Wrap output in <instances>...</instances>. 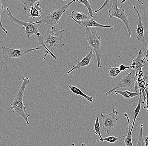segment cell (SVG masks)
Here are the masks:
<instances>
[{
  "mask_svg": "<svg viewBox=\"0 0 148 146\" xmlns=\"http://www.w3.org/2000/svg\"><path fill=\"white\" fill-rule=\"evenodd\" d=\"M22 85L18 94L16 95L14 100L10 102V105L14 114L18 118L22 117L25 121L27 124L29 125V123L28 118L31 114L26 112L27 108L23 103V99L25 90L27 86L30 83V80L27 77H22Z\"/></svg>",
  "mask_w": 148,
  "mask_h": 146,
  "instance_id": "1",
  "label": "cell"
},
{
  "mask_svg": "<svg viewBox=\"0 0 148 146\" xmlns=\"http://www.w3.org/2000/svg\"><path fill=\"white\" fill-rule=\"evenodd\" d=\"M85 37L89 44L88 49L92 50L95 52L98 67L100 68L101 67V38L99 36L96 29L93 27H86Z\"/></svg>",
  "mask_w": 148,
  "mask_h": 146,
  "instance_id": "2",
  "label": "cell"
},
{
  "mask_svg": "<svg viewBox=\"0 0 148 146\" xmlns=\"http://www.w3.org/2000/svg\"><path fill=\"white\" fill-rule=\"evenodd\" d=\"M64 29L57 30L54 26L52 27L50 30H48L45 34L44 44L46 48L53 53L54 50L58 47L62 48L64 44L62 43Z\"/></svg>",
  "mask_w": 148,
  "mask_h": 146,
  "instance_id": "3",
  "label": "cell"
},
{
  "mask_svg": "<svg viewBox=\"0 0 148 146\" xmlns=\"http://www.w3.org/2000/svg\"><path fill=\"white\" fill-rule=\"evenodd\" d=\"M7 10V16H9L10 20L19 26H23V28H25V33L28 38L33 35H36V37L39 36L41 35L39 31V27H40V24H34L33 22H28L27 21H22L16 18L13 15L11 11L8 7L6 8Z\"/></svg>",
  "mask_w": 148,
  "mask_h": 146,
  "instance_id": "4",
  "label": "cell"
},
{
  "mask_svg": "<svg viewBox=\"0 0 148 146\" xmlns=\"http://www.w3.org/2000/svg\"><path fill=\"white\" fill-rule=\"evenodd\" d=\"M117 2V0L113 1L111 8L108 12L109 17L110 18L115 17L120 19L125 25L129 38H131L133 29L131 27L130 22L128 19V16L125 12V8L123 6H120L119 9L118 8Z\"/></svg>",
  "mask_w": 148,
  "mask_h": 146,
  "instance_id": "5",
  "label": "cell"
},
{
  "mask_svg": "<svg viewBox=\"0 0 148 146\" xmlns=\"http://www.w3.org/2000/svg\"><path fill=\"white\" fill-rule=\"evenodd\" d=\"M76 1L75 0H73L65 5L60 6L56 10L51 12L43 19L35 22L34 23V24L38 23L40 24V25L46 24L51 25H57L62 15L69 8V6Z\"/></svg>",
  "mask_w": 148,
  "mask_h": 146,
  "instance_id": "6",
  "label": "cell"
},
{
  "mask_svg": "<svg viewBox=\"0 0 148 146\" xmlns=\"http://www.w3.org/2000/svg\"><path fill=\"white\" fill-rule=\"evenodd\" d=\"M101 117L102 122L103 130L108 135L110 134V132L117 126L118 112L114 109L109 114H101Z\"/></svg>",
  "mask_w": 148,
  "mask_h": 146,
  "instance_id": "7",
  "label": "cell"
},
{
  "mask_svg": "<svg viewBox=\"0 0 148 146\" xmlns=\"http://www.w3.org/2000/svg\"><path fill=\"white\" fill-rule=\"evenodd\" d=\"M125 72L127 74L125 75L122 78V79L116 84L114 88L107 91L105 94V95L106 96H109L118 88H134L135 82L137 79L135 71L132 70L130 73H128L126 71H125Z\"/></svg>",
  "mask_w": 148,
  "mask_h": 146,
  "instance_id": "8",
  "label": "cell"
},
{
  "mask_svg": "<svg viewBox=\"0 0 148 146\" xmlns=\"http://www.w3.org/2000/svg\"><path fill=\"white\" fill-rule=\"evenodd\" d=\"M2 50L4 59L10 58L22 59L28 53L36 50L35 48L14 49L5 47H2Z\"/></svg>",
  "mask_w": 148,
  "mask_h": 146,
  "instance_id": "9",
  "label": "cell"
},
{
  "mask_svg": "<svg viewBox=\"0 0 148 146\" xmlns=\"http://www.w3.org/2000/svg\"><path fill=\"white\" fill-rule=\"evenodd\" d=\"M133 8L138 15L137 26L136 29L135 36L137 39L139 41L143 46L146 47H147V44L146 42V39L144 36V31H146L144 27V25L142 19H141V15L139 12L136 9V5H134Z\"/></svg>",
  "mask_w": 148,
  "mask_h": 146,
  "instance_id": "10",
  "label": "cell"
},
{
  "mask_svg": "<svg viewBox=\"0 0 148 146\" xmlns=\"http://www.w3.org/2000/svg\"><path fill=\"white\" fill-rule=\"evenodd\" d=\"M93 57L94 54L93 53V50H90L86 57H83V59L80 62H78L77 64H75L73 66L72 69L67 72V74L69 75L73 71L78 70L79 68L88 66L90 63Z\"/></svg>",
  "mask_w": 148,
  "mask_h": 146,
  "instance_id": "11",
  "label": "cell"
},
{
  "mask_svg": "<svg viewBox=\"0 0 148 146\" xmlns=\"http://www.w3.org/2000/svg\"><path fill=\"white\" fill-rule=\"evenodd\" d=\"M77 24H78L79 26L82 27H100V28H110V30H112L114 28V27L113 26L111 25H101V24L99 23L96 22L94 19H87L85 21L83 22H77V21H74Z\"/></svg>",
  "mask_w": 148,
  "mask_h": 146,
  "instance_id": "12",
  "label": "cell"
},
{
  "mask_svg": "<svg viewBox=\"0 0 148 146\" xmlns=\"http://www.w3.org/2000/svg\"><path fill=\"white\" fill-rule=\"evenodd\" d=\"M143 59V52L141 50H140L138 53L137 56L135 58H134L131 61V64L130 66V68L132 70L135 71L136 75L137 73L139 71H142V68L145 66V64L141 63V61Z\"/></svg>",
  "mask_w": 148,
  "mask_h": 146,
  "instance_id": "13",
  "label": "cell"
},
{
  "mask_svg": "<svg viewBox=\"0 0 148 146\" xmlns=\"http://www.w3.org/2000/svg\"><path fill=\"white\" fill-rule=\"evenodd\" d=\"M37 39L38 42V44H39V47H36L35 48L36 50H40L42 51L44 53V57H43V60H45L46 59V57L48 55H51L52 57H53V59L56 60L57 59V57L53 53H52L46 48L45 46V44H44V41H43V38H44V36L42 35H40L39 36L36 37Z\"/></svg>",
  "mask_w": 148,
  "mask_h": 146,
  "instance_id": "14",
  "label": "cell"
},
{
  "mask_svg": "<svg viewBox=\"0 0 148 146\" xmlns=\"http://www.w3.org/2000/svg\"><path fill=\"white\" fill-rule=\"evenodd\" d=\"M139 93L140 94L139 98L137 105L136 108H135L134 111V120H133V123H132V126H131V129H130V133L131 134H132V132H133V129H134L136 119L137 118L138 116L139 113L140 111L141 103L143 102V96H142L141 90L139 89Z\"/></svg>",
  "mask_w": 148,
  "mask_h": 146,
  "instance_id": "15",
  "label": "cell"
},
{
  "mask_svg": "<svg viewBox=\"0 0 148 146\" xmlns=\"http://www.w3.org/2000/svg\"><path fill=\"white\" fill-rule=\"evenodd\" d=\"M124 116L127 118V124H128V133L126 136L125 137V144L126 146H134L132 141V134L130 133V119L128 117V114L127 112L124 113Z\"/></svg>",
  "mask_w": 148,
  "mask_h": 146,
  "instance_id": "16",
  "label": "cell"
},
{
  "mask_svg": "<svg viewBox=\"0 0 148 146\" xmlns=\"http://www.w3.org/2000/svg\"><path fill=\"white\" fill-rule=\"evenodd\" d=\"M69 90L75 95H79L83 97L88 102H92L93 101V99L92 97H90L85 94L77 87L73 86H69Z\"/></svg>",
  "mask_w": 148,
  "mask_h": 146,
  "instance_id": "17",
  "label": "cell"
},
{
  "mask_svg": "<svg viewBox=\"0 0 148 146\" xmlns=\"http://www.w3.org/2000/svg\"><path fill=\"white\" fill-rule=\"evenodd\" d=\"M42 12L41 7H40V1L38 2L36 5L32 6L29 11V16L32 17L35 19L36 17H40L41 16L40 12Z\"/></svg>",
  "mask_w": 148,
  "mask_h": 146,
  "instance_id": "18",
  "label": "cell"
},
{
  "mask_svg": "<svg viewBox=\"0 0 148 146\" xmlns=\"http://www.w3.org/2000/svg\"><path fill=\"white\" fill-rule=\"evenodd\" d=\"M70 17L74 21L83 22L87 20L88 16L87 15L85 14L83 12L73 11L71 12Z\"/></svg>",
  "mask_w": 148,
  "mask_h": 146,
  "instance_id": "19",
  "label": "cell"
},
{
  "mask_svg": "<svg viewBox=\"0 0 148 146\" xmlns=\"http://www.w3.org/2000/svg\"><path fill=\"white\" fill-rule=\"evenodd\" d=\"M115 94L116 95H122L123 97L126 99H131L136 97V96H139L140 93L137 92H132L129 90H115L114 91Z\"/></svg>",
  "mask_w": 148,
  "mask_h": 146,
  "instance_id": "20",
  "label": "cell"
},
{
  "mask_svg": "<svg viewBox=\"0 0 148 146\" xmlns=\"http://www.w3.org/2000/svg\"><path fill=\"white\" fill-rule=\"evenodd\" d=\"M148 87L147 86V83L145 82L143 77H138L137 78L135 84V88L136 91L137 92L139 89L145 90Z\"/></svg>",
  "mask_w": 148,
  "mask_h": 146,
  "instance_id": "21",
  "label": "cell"
},
{
  "mask_svg": "<svg viewBox=\"0 0 148 146\" xmlns=\"http://www.w3.org/2000/svg\"><path fill=\"white\" fill-rule=\"evenodd\" d=\"M19 2L22 3L24 5V10L25 11H30V9L32 6H34L36 3L40 1L39 0H19Z\"/></svg>",
  "mask_w": 148,
  "mask_h": 146,
  "instance_id": "22",
  "label": "cell"
},
{
  "mask_svg": "<svg viewBox=\"0 0 148 146\" xmlns=\"http://www.w3.org/2000/svg\"><path fill=\"white\" fill-rule=\"evenodd\" d=\"M127 135H125L123 136L120 137H116L114 136H110L104 138H100L95 141V142H99V141H101L103 142L104 141H107V142H109L110 143H115L116 141H118L120 138H125L126 136Z\"/></svg>",
  "mask_w": 148,
  "mask_h": 146,
  "instance_id": "23",
  "label": "cell"
},
{
  "mask_svg": "<svg viewBox=\"0 0 148 146\" xmlns=\"http://www.w3.org/2000/svg\"><path fill=\"white\" fill-rule=\"evenodd\" d=\"M77 2L79 3H82V4L85 5V7L88 9V14L90 17L91 18H93L94 14H93V12H92L91 5L90 4L88 1H87V0H86V1L85 0H83V1L77 0Z\"/></svg>",
  "mask_w": 148,
  "mask_h": 146,
  "instance_id": "24",
  "label": "cell"
},
{
  "mask_svg": "<svg viewBox=\"0 0 148 146\" xmlns=\"http://www.w3.org/2000/svg\"><path fill=\"white\" fill-rule=\"evenodd\" d=\"M94 131H95V134L99 136L100 138H102L101 134L100 123L99 118L98 117H97L95 120V123H94Z\"/></svg>",
  "mask_w": 148,
  "mask_h": 146,
  "instance_id": "25",
  "label": "cell"
},
{
  "mask_svg": "<svg viewBox=\"0 0 148 146\" xmlns=\"http://www.w3.org/2000/svg\"><path fill=\"white\" fill-rule=\"evenodd\" d=\"M121 71L118 67H111L108 71V74L112 77H115L119 75Z\"/></svg>",
  "mask_w": 148,
  "mask_h": 146,
  "instance_id": "26",
  "label": "cell"
},
{
  "mask_svg": "<svg viewBox=\"0 0 148 146\" xmlns=\"http://www.w3.org/2000/svg\"><path fill=\"white\" fill-rule=\"evenodd\" d=\"M143 125L141 124L140 125L139 134L137 144L136 146H146L143 140Z\"/></svg>",
  "mask_w": 148,
  "mask_h": 146,
  "instance_id": "27",
  "label": "cell"
},
{
  "mask_svg": "<svg viewBox=\"0 0 148 146\" xmlns=\"http://www.w3.org/2000/svg\"><path fill=\"white\" fill-rule=\"evenodd\" d=\"M4 11V5L3 4L1 1L0 0V27L1 29L4 31L5 34L8 33V31L7 30L3 27V26L2 23L1 21V13L3 11Z\"/></svg>",
  "mask_w": 148,
  "mask_h": 146,
  "instance_id": "28",
  "label": "cell"
},
{
  "mask_svg": "<svg viewBox=\"0 0 148 146\" xmlns=\"http://www.w3.org/2000/svg\"><path fill=\"white\" fill-rule=\"evenodd\" d=\"M110 1H106L105 2H104V3L99 8V9H98V10H95L94 11V12H95V13H97L98 12H100V11H101L102 10L104 9L106 6H107V5L109 4V3H110Z\"/></svg>",
  "mask_w": 148,
  "mask_h": 146,
  "instance_id": "29",
  "label": "cell"
},
{
  "mask_svg": "<svg viewBox=\"0 0 148 146\" xmlns=\"http://www.w3.org/2000/svg\"><path fill=\"white\" fill-rule=\"evenodd\" d=\"M144 90H145L146 94H147V100H146L147 104L143 107V108L147 109V112H148V87L147 88Z\"/></svg>",
  "mask_w": 148,
  "mask_h": 146,
  "instance_id": "30",
  "label": "cell"
},
{
  "mask_svg": "<svg viewBox=\"0 0 148 146\" xmlns=\"http://www.w3.org/2000/svg\"><path fill=\"white\" fill-rule=\"evenodd\" d=\"M119 68L121 72H123V71H126V70L127 69H129L130 68V66H126L124 64H122L119 66Z\"/></svg>",
  "mask_w": 148,
  "mask_h": 146,
  "instance_id": "31",
  "label": "cell"
},
{
  "mask_svg": "<svg viewBox=\"0 0 148 146\" xmlns=\"http://www.w3.org/2000/svg\"><path fill=\"white\" fill-rule=\"evenodd\" d=\"M147 45V51H146V52L144 53V54H145V57H143V59H142V61H141V63H142V64H144L146 58L148 57V44Z\"/></svg>",
  "mask_w": 148,
  "mask_h": 146,
  "instance_id": "32",
  "label": "cell"
},
{
  "mask_svg": "<svg viewBox=\"0 0 148 146\" xmlns=\"http://www.w3.org/2000/svg\"><path fill=\"white\" fill-rule=\"evenodd\" d=\"M143 71H139L138 73L136 74V76L138 77H143Z\"/></svg>",
  "mask_w": 148,
  "mask_h": 146,
  "instance_id": "33",
  "label": "cell"
},
{
  "mask_svg": "<svg viewBox=\"0 0 148 146\" xmlns=\"http://www.w3.org/2000/svg\"><path fill=\"white\" fill-rule=\"evenodd\" d=\"M143 140L145 146H148V136L143 137Z\"/></svg>",
  "mask_w": 148,
  "mask_h": 146,
  "instance_id": "34",
  "label": "cell"
},
{
  "mask_svg": "<svg viewBox=\"0 0 148 146\" xmlns=\"http://www.w3.org/2000/svg\"><path fill=\"white\" fill-rule=\"evenodd\" d=\"M143 79L145 80L148 79V70L147 72H145V73L143 74Z\"/></svg>",
  "mask_w": 148,
  "mask_h": 146,
  "instance_id": "35",
  "label": "cell"
},
{
  "mask_svg": "<svg viewBox=\"0 0 148 146\" xmlns=\"http://www.w3.org/2000/svg\"><path fill=\"white\" fill-rule=\"evenodd\" d=\"M81 146H88L87 145H86L85 143H82V144H81Z\"/></svg>",
  "mask_w": 148,
  "mask_h": 146,
  "instance_id": "36",
  "label": "cell"
},
{
  "mask_svg": "<svg viewBox=\"0 0 148 146\" xmlns=\"http://www.w3.org/2000/svg\"><path fill=\"white\" fill-rule=\"evenodd\" d=\"M71 145H72V146H77L74 143H72V144H71Z\"/></svg>",
  "mask_w": 148,
  "mask_h": 146,
  "instance_id": "37",
  "label": "cell"
},
{
  "mask_svg": "<svg viewBox=\"0 0 148 146\" xmlns=\"http://www.w3.org/2000/svg\"><path fill=\"white\" fill-rule=\"evenodd\" d=\"M126 1H122V2H121V3H124Z\"/></svg>",
  "mask_w": 148,
  "mask_h": 146,
  "instance_id": "38",
  "label": "cell"
},
{
  "mask_svg": "<svg viewBox=\"0 0 148 146\" xmlns=\"http://www.w3.org/2000/svg\"><path fill=\"white\" fill-rule=\"evenodd\" d=\"M148 62V59L147 60H145V62Z\"/></svg>",
  "mask_w": 148,
  "mask_h": 146,
  "instance_id": "39",
  "label": "cell"
},
{
  "mask_svg": "<svg viewBox=\"0 0 148 146\" xmlns=\"http://www.w3.org/2000/svg\"><path fill=\"white\" fill-rule=\"evenodd\" d=\"M147 86L148 87V83H147Z\"/></svg>",
  "mask_w": 148,
  "mask_h": 146,
  "instance_id": "40",
  "label": "cell"
},
{
  "mask_svg": "<svg viewBox=\"0 0 148 146\" xmlns=\"http://www.w3.org/2000/svg\"><path fill=\"white\" fill-rule=\"evenodd\" d=\"M0 54H1V52H0Z\"/></svg>",
  "mask_w": 148,
  "mask_h": 146,
  "instance_id": "41",
  "label": "cell"
}]
</instances>
